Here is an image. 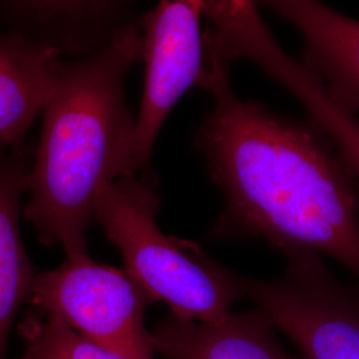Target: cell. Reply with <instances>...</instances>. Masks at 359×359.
<instances>
[{
	"instance_id": "obj_12",
	"label": "cell",
	"mask_w": 359,
	"mask_h": 359,
	"mask_svg": "<svg viewBox=\"0 0 359 359\" xmlns=\"http://www.w3.org/2000/svg\"><path fill=\"white\" fill-rule=\"evenodd\" d=\"M262 69L306 109L310 121L330 139L359 179V118L355 114L283 48L277 47L268 52Z\"/></svg>"
},
{
	"instance_id": "obj_10",
	"label": "cell",
	"mask_w": 359,
	"mask_h": 359,
	"mask_svg": "<svg viewBox=\"0 0 359 359\" xmlns=\"http://www.w3.org/2000/svg\"><path fill=\"white\" fill-rule=\"evenodd\" d=\"M65 57L13 31H0V145L25 148L55 90Z\"/></svg>"
},
{
	"instance_id": "obj_2",
	"label": "cell",
	"mask_w": 359,
	"mask_h": 359,
	"mask_svg": "<svg viewBox=\"0 0 359 359\" xmlns=\"http://www.w3.org/2000/svg\"><path fill=\"white\" fill-rule=\"evenodd\" d=\"M142 16L103 48L65 59L41 114L23 215L41 244L62 246L67 257L88 253L86 234L104 189L136 175L126 80L144 57Z\"/></svg>"
},
{
	"instance_id": "obj_3",
	"label": "cell",
	"mask_w": 359,
	"mask_h": 359,
	"mask_svg": "<svg viewBox=\"0 0 359 359\" xmlns=\"http://www.w3.org/2000/svg\"><path fill=\"white\" fill-rule=\"evenodd\" d=\"M161 200L154 187L126 175L100 194L93 219L124 258V269L151 302L189 321H217L244 298L241 276L219 265L198 246L160 231Z\"/></svg>"
},
{
	"instance_id": "obj_6",
	"label": "cell",
	"mask_w": 359,
	"mask_h": 359,
	"mask_svg": "<svg viewBox=\"0 0 359 359\" xmlns=\"http://www.w3.org/2000/svg\"><path fill=\"white\" fill-rule=\"evenodd\" d=\"M204 0H158L144 13L145 81L135 133V172H147L154 144L181 96L204 68Z\"/></svg>"
},
{
	"instance_id": "obj_4",
	"label": "cell",
	"mask_w": 359,
	"mask_h": 359,
	"mask_svg": "<svg viewBox=\"0 0 359 359\" xmlns=\"http://www.w3.org/2000/svg\"><path fill=\"white\" fill-rule=\"evenodd\" d=\"M29 302L99 346L128 359H156L145 326L147 292L126 269L99 264L88 253L67 257L36 273Z\"/></svg>"
},
{
	"instance_id": "obj_8",
	"label": "cell",
	"mask_w": 359,
	"mask_h": 359,
	"mask_svg": "<svg viewBox=\"0 0 359 359\" xmlns=\"http://www.w3.org/2000/svg\"><path fill=\"white\" fill-rule=\"evenodd\" d=\"M295 27L304 63L354 114L359 111V20L321 0H253Z\"/></svg>"
},
{
	"instance_id": "obj_13",
	"label": "cell",
	"mask_w": 359,
	"mask_h": 359,
	"mask_svg": "<svg viewBox=\"0 0 359 359\" xmlns=\"http://www.w3.org/2000/svg\"><path fill=\"white\" fill-rule=\"evenodd\" d=\"M25 350L18 359H128L99 346L51 314H34L20 325Z\"/></svg>"
},
{
	"instance_id": "obj_9",
	"label": "cell",
	"mask_w": 359,
	"mask_h": 359,
	"mask_svg": "<svg viewBox=\"0 0 359 359\" xmlns=\"http://www.w3.org/2000/svg\"><path fill=\"white\" fill-rule=\"evenodd\" d=\"M277 329L259 310L229 313L217 321L181 320L172 314L156 323V354L164 359H299L287 353Z\"/></svg>"
},
{
	"instance_id": "obj_5",
	"label": "cell",
	"mask_w": 359,
	"mask_h": 359,
	"mask_svg": "<svg viewBox=\"0 0 359 359\" xmlns=\"http://www.w3.org/2000/svg\"><path fill=\"white\" fill-rule=\"evenodd\" d=\"M283 277H241L244 298L253 302L304 359H359V289L341 283L321 256L286 257Z\"/></svg>"
},
{
	"instance_id": "obj_11",
	"label": "cell",
	"mask_w": 359,
	"mask_h": 359,
	"mask_svg": "<svg viewBox=\"0 0 359 359\" xmlns=\"http://www.w3.org/2000/svg\"><path fill=\"white\" fill-rule=\"evenodd\" d=\"M29 169L26 147L0 145V359H7L15 316L29 301L36 276L20 233Z\"/></svg>"
},
{
	"instance_id": "obj_1",
	"label": "cell",
	"mask_w": 359,
	"mask_h": 359,
	"mask_svg": "<svg viewBox=\"0 0 359 359\" xmlns=\"http://www.w3.org/2000/svg\"><path fill=\"white\" fill-rule=\"evenodd\" d=\"M197 87L213 107L194 144L225 203L212 237L325 255L359 280V179L330 139L313 121L238 97L229 62L209 48Z\"/></svg>"
},
{
	"instance_id": "obj_7",
	"label": "cell",
	"mask_w": 359,
	"mask_h": 359,
	"mask_svg": "<svg viewBox=\"0 0 359 359\" xmlns=\"http://www.w3.org/2000/svg\"><path fill=\"white\" fill-rule=\"evenodd\" d=\"M142 0H0V25L65 59L97 51L137 23Z\"/></svg>"
}]
</instances>
